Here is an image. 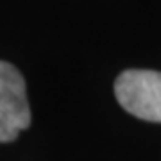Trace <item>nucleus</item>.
Wrapping results in <instances>:
<instances>
[{
	"instance_id": "f03ea898",
	"label": "nucleus",
	"mask_w": 161,
	"mask_h": 161,
	"mask_svg": "<svg viewBox=\"0 0 161 161\" xmlns=\"http://www.w3.org/2000/svg\"><path fill=\"white\" fill-rule=\"evenodd\" d=\"M31 125L27 86L14 64L0 61V143H9Z\"/></svg>"
},
{
	"instance_id": "f257e3e1",
	"label": "nucleus",
	"mask_w": 161,
	"mask_h": 161,
	"mask_svg": "<svg viewBox=\"0 0 161 161\" xmlns=\"http://www.w3.org/2000/svg\"><path fill=\"white\" fill-rule=\"evenodd\" d=\"M115 97L132 116L145 122L161 124V72H122L115 80Z\"/></svg>"
}]
</instances>
